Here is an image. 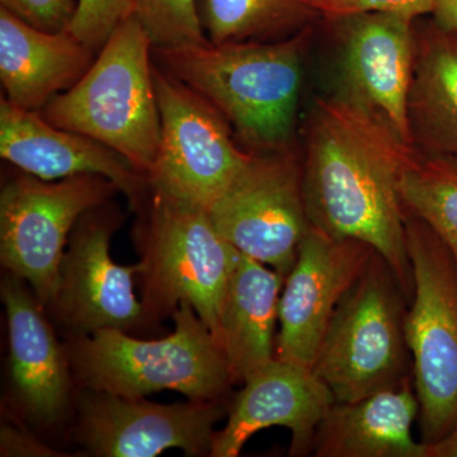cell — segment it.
<instances>
[{"label":"cell","mask_w":457,"mask_h":457,"mask_svg":"<svg viewBox=\"0 0 457 457\" xmlns=\"http://www.w3.org/2000/svg\"><path fill=\"white\" fill-rule=\"evenodd\" d=\"M120 219L119 210L107 203L83 213L71 230L46 308L68 339L101 329L128 333L147 320L134 294L140 263L120 266L111 258V237Z\"/></svg>","instance_id":"8fae6325"},{"label":"cell","mask_w":457,"mask_h":457,"mask_svg":"<svg viewBox=\"0 0 457 457\" xmlns=\"http://www.w3.org/2000/svg\"><path fill=\"white\" fill-rule=\"evenodd\" d=\"M420 417L413 378L353 402H335L315 432L317 457H426L414 440Z\"/></svg>","instance_id":"d6986e66"},{"label":"cell","mask_w":457,"mask_h":457,"mask_svg":"<svg viewBox=\"0 0 457 457\" xmlns=\"http://www.w3.org/2000/svg\"><path fill=\"white\" fill-rule=\"evenodd\" d=\"M417 21L408 96L411 145L422 154L457 156V29Z\"/></svg>","instance_id":"ffe728a7"},{"label":"cell","mask_w":457,"mask_h":457,"mask_svg":"<svg viewBox=\"0 0 457 457\" xmlns=\"http://www.w3.org/2000/svg\"><path fill=\"white\" fill-rule=\"evenodd\" d=\"M312 27L278 41L154 51L161 68L203 96L252 153L293 147Z\"/></svg>","instance_id":"7a4b0ae2"},{"label":"cell","mask_w":457,"mask_h":457,"mask_svg":"<svg viewBox=\"0 0 457 457\" xmlns=\"http://www.w3.org/2000/svg\"><path fill=\"white\" fill-rule=\"evenodd\" d=\"M161 143L150 188L209 212L251 158L224 116L203 96L154 65Z\"/></svg>","instance_id":"9c48e42d"},{"label":"cell","mask_w":457,"mask_h":457,"mask_svg":"<svg viewBox=\"0 0 457 457\" xmlns=\"http://www.w3.org/2000/svg\"><path fill=\"white\" fill-rule=\"evenodd\" d=\"M25 282L8 270L2 281L12 384L27 416L41 425H54L71 403L74 376L65 345L57 341L45 309Z\"/></svg>","instance_id":"e0dca14e"},{"label":"cell","mask_w":457,"mask_h":457,"mask_svg":"<svg viewBox=\"0 0 457 457\" xmlns=\"http://www.w3.org/2000/svg\"><path fill=\"white\" fill-rule=\"evenodd\" d=\"M116 192L112 180L98 174L42 180L25 173L3 186L0 260L8 272L29 282L45 311L55 295L74 225Z\"/></svg>","instance_id":"ba28073f"},{"label":"cell","mask_w":457,"mask_h":457,"mask_svg":"<svg viewBox=\"0 0 457 457\" xmlns=\"http://www.w3.org/2000/svg\"><path fill=\"white\" fill-rule=\"evenodd\" d=\"M0 154L4 161L42 180L98 174L112 180L132 206L150 191L149 179L128 159L99 141L51 125L40 111L0 99Z\"/></svg>","instance_id":"2e32d148"},{"label":"cell","mask_w":457,"mask_h":457,"mask_svg":"<svg viewBox=\"0 0 457 457\" xmlns=\"http://www.w3.org/2000/svg\"><path fill=\"white\" fill-rule=\"evenodd\" d=\"M0 453H0L2 456H59L57 451L42 444L31 433L21 431V429L9 426L2 427Z\"/></svg>","instance_id":"83f0119b"},{"label":"cell","mask_w":457,"mask_h":457,"mask_svg":"<svg viewBox=\"0 0 457 457\" xmlns=\"http://www.w3.org/2000/svg\"><path fill=\"white\" fill-rule=\"evenodd\" d=\"M222 416L220 402L164 405L86 389L79 399L77 435L95 456L153 457L170 449L210 456Z\"/></svg>","instance_id":"7c38bea8"},{"label":"cell","mask_w":457,"mask_h":457,"mask_svg":"<svg viewBox=\"0 0 457 457\" xmlns=\"http://www.w3.org/2000/svg\"><path fill=\"white\" fill-rule=\"evenodd\" d=\"M149 195L137 207L135 228L146 318L173 315L188 303L219 341L222 303L240 252L219 234L207 210L152 188Z\"/></svg>","instance_id":"5b68a950"},{"label":"cell","mask_w":457,"mask_h":457,"mask_svg":"<svg viewBox=\"0 0 457 457\" xmlns=\"http://www.w3.org/2000/svg\"><path fill=\"white\" fill-rule=\"evenodd\" d=\"M209 215L219 234L240 253L287 278L312 227L302 158L294 147L252 153Z\"/></svg>","instance_id":"30bf717a"},{"label":"cell","mask_w":457,"mask_h":457,"mask_svg":"<svg viewBox=\"0 0 457 457\" xmlns=\"http://www.w3.org/2000/svg\"><path fill=\"white\" fill-rule=\"evenodd\" d=\"M426 457H457V425L442 440L426 445Z\"/></svg>","instance_id":"f546056e"},{"label":"cell","mask_w":457,"mask_h":457,"mask_svg":"<svg viewBox=\"0 0 457 457\" xmlns=\"http://www.w3.org/2000/svg\"><path fill=\"white\" fill-rule=\"evenodd\" d=\"M413 294L405 337L420 400V435L435 444L457 425V262L425 221L407 215Z\"/></svg>","instance_id":"52a82bcc"},{"label":"cell","mask_w":457,"mask_h":457,"mask_svg":"<svg viewBox=\"0 0 457 457\" xmlns=\"http://www.w3.org/2000/svg\"><path fill=\"white\" fill-rule=\"evenodd\" d=\"M134 0H77L69 31L98 53L114 29L132 16Z\"/></svg>","instance_id":"d4e9b609"},{"label":"cell","mask_w":457,"mask_h":457,"mask_svg":"<svg viewBox=\"0 0 457 457\" xmlns=\"http://www.w3.org/2000/svg\"><path fill=\"white\" fill-rule=\"evenodd\" d=\"M213 45L269 40L296 33L314 18L300 0H197Z\"/></svg>","instance_id":"7402d4cb"},{"label":"cell","mask_w":457,"mask_h":457,"mask_svg":"<svg viewBox=\"0 0 457 457\" xmlns=\"http://www.w3.org/2000/svg\"><path fill=\"white\" fill-rule=\"evenodd\" d=\"M152 49L139 21L129 17L98 51L82 79L45 104L42 117L56 128L110 146L147 177L161 143Z\"/></svg>","instance_id":"277c9868"},{"label":"cell","mask_w":457,"mask_h":457,"mask_svg":"<svg viewBox=\"0 0 457 457\" xmlns=\"http://www.w3.org/2000/svg\"><path fill=\"white\" fill-rule=\"evenodd\" d=\"M432 16L444 29H457V0H436Z\"/></svg>","instance_id":"f1b7e54d"},{"label":"cell","mask_w":457,"mask_h":457,"mask_svg":"<svg viewBox=\"0 0 457 457\" xmlns=\"http://www.w3.org/2000/svg\"><path fill=\"white\" fill-rule=\"evenodd\" d=\"M314 17L336 21L362 13L403 14L420 20L432 14L436 0H300Z\"/></svg>","instance_id":"484cf974"},{"label":"cell","mask_w":457,"mask_h":457,"mask_svg":"<svg viewBox=\"0 0 457 457\" xmlns=\"http://www.w3.org/2000/svg\"><path fill=\"white\" fill-rule=\"evenodd\" d=\"M335 402L311 368L275 357L245 378L210 456H239L252 436L270 427L291 432L290 456L311 455L319 423Z\"/></svg>","instance_id":"9a60e30c"},{"label":"cell","mask_w":457,"mask_h":457,"mask_svg":"<svg viewBox=\"0 0 457 457\" xmlns=\"http://www.w3.org/2000/svg\"><path fill=\"white\" fill-rule=\"evenodd\" d=\"M139 21L154 51L191 49L210 44L197 0H134Z\"/></svg>","instance_id":"cb8c5ba5"},{"label":"cell","mask_w":457,"mask_h":457,"mask_svg":"<svg viewBox=\"0 0 457 457\" xmlns=\"http://www.w3.org/2000/svg\"><path fill=\"white\" fill-rule=\"evenodd\" d=\"M171 317L174 332L155 341L119 329L69 338L75 380L84 389L123 398L174 390L189 400L221 402L234 383L220 342L188 303Z\"/></svg>","instance_id":"3957f363"},{"label":"cell","mask_w":457,"mask_h":457,"mask_svg":"<svg viewBox=\"0 0 457 457\" xmlns=\"http://www.w3.org/2000/svg\"><path fill=\"white\" fill-rule=\"evenodd\" d=\"M416 147L378 114L342 95L315 99L305 128L303 196L312 227L371 245L413 294L403 174Z\"/></svg>","instance_id":"6da1fadb"},{"label":"cell","mask_w":457,"mask_h":457,"mask_svg":"<svg viewBox=\"0 0 457 457\" xmlns=\"http://www.w3.org/2000/svg\"><path fill=\"white\" fill-rule=\"evenodd\" d=\"M285 278L266 264L240 253L228 281L220 319V342L233 383L276 357V324Z\"/></svg>","instance_id":"44dd1931"},{"label":"cell","mask_w":457,"mask_h":457,"mask_svg":"<svg viewBox=\"0 0 457 457\" xmlns=\"http://www.w3.org/2000/svg\"><path fill=\"white\" fill-rule=\"evenodd\" d=\"M400 196L407 215L425 221L457 262V156L418 152L403 174Z\"/></svg>","instance_id":"603a6c76"},{"label":"cell","mask_w":457,"mask_h":457,"mask_svg":"<svg viewBox=\"0 0 457 457\" xmlns=\"http://www.w3.org/2000/svg\"><path fill=\"white\" fill-rule=\"evenodd\" d=\"M416 21L383 12L332 21L339 42V95L378 114L411 145L408 96Z\"/></svg>","instance_id":"5bb4252c"},{"label":"cell","mask_w":457,"mask_h":457,"mask_svg":"<svg viewBox=\"0 0 457 457\" xmlns=\"http://www.w3.org/2000/svg\"><path fill=\"white\" fill-rule=\"evenodd\" d=\"M375 252L309 228L279 297L278 359L312 369L339 303Z\"/></svg>","instance_id":"4fadbf2b"},{"label":"cell","mask_w":457,"mask_h":457,"mask_svg":"<svg viewBox=\"0 0 457 457\" xmlns=\"http://www.w3.org/2000/svg\"><path fill=\"white\" fill-rule=\"evenodd\" d=\"M0 4L29 25L47 32L69 29L77 9V0H0Z\"/></svg>","instance_id":"4316f807"},{"label":"cell","mask_w":457,"mask_h":457,"mask_svg":"<svg viewBox=\"0 0 457 457\" xmlns=\"http://www.w3.org/2000/svg\"><path fill=\"white\" fill-rule=\"evenodd\" d=\"M95 54L69 29L42 31L0 7V80L14 106L41 111L82 79Z\"/></svg>","instance_id":"ac0fdd59"},{"label":"cell","mask_w":457,"mask_h":457,"mask_svg":"<svg viewBox=\"0 0 457 457\" xmlns=\"http://www.w3.org/2000/svg\"><path fill=\"white\" fill-rule=\"evenodd\" d=\"M407 305L392 267L375 252L339 303L312 362L336 402H353L413 378Z\"/></svg>","instance_id":"8992f818"}]
</instances>
